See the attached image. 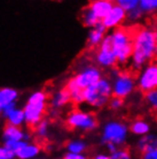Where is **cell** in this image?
<instances>
[{
	"label": "cell",
	"instance_id": "20",
	"mask_svg": "<svg viewBox=\"0 0 157 159\" xmlns=\"http://www.w3.org/2000/svg\"><path fill=\"white\" fill-rule=\"evenodd\" d=\"M17 98V91L12 88H5L0 90V106L4 110L6 106L15 103Z\"/></svg>",
	"mask_w": 157,
	"mask_h": 159
},
{
	"label": "cell",
	"instance_id": "12",
	"mask_svg": "<svg viewBox=\"0 0 157 159\" xmlns=\"http://www.w3.org/2000/svg\"><path fill=\"white\" fill-rule=\"evenodd\" d=\"M87 6L91 8V11L94 13L99 20L102 21L111 12V9L115 6V2L109 0H94V1H91Z\"/></svg>",
	"mask_w": 157,
	"mask_h": 159
},
{
	"label": "cell",
	"instance_id": "19",
	"mask_svg": "<svg viewBox=\"0 0 157 159\" xmlns=\"http://www.w3.org/2000/svg\"><path fill=\"white\" fill-rule=\"evenodd\" d=\"M41 148L36 143H27L21 150L16 152L15 156L19 159H33L39 153Z\"/></svg>",
	"mask_w": 157,
	"mask_h": 159
},
{
	"label": "cell",
	"instance_id": "18",
	"mask_svg": "<svg viewBox=\"0 0 157 159\" xmlns=\"http://www.w3.org/2000/svg\"><path fill=\"white\" fill-rule=\"evenodd\" d=\"M157 148V136L153 135V134H148L140 137V139L137 143V149L138 151L142 153L151 149H156Z\"/></svg>",
	"mask_w": 157,
	"mask_h": 159
},
{
	"label": "cell",
	"instance_id": "9",
	"mask_svg": "<svg viewBox=\"0 0 157 159\" xmlns=\"http://www.w3.org/2000/svg\"><path fill=\"white\" fill-rule=\"evenodd\" d=\"M137 85L145 95L157 89V62L153 61L142 68L137 76Z\"/></svg>",
	"mask_w": 157,
	"mask_h": 159
},
{
	"label": "cell",
	"instance_id": "35",
	"mask_svg": "<svg viewBox=\"0 0 157 159\" xmlns=\"http://www.w3.org/2000/svg\"><path fill=\"white\" fill-rule=\"evenodd\" d=\"M0 113H2V108H1V106H0Z\"/></svg>",
	"mask_w": 157,
	"mask_h": 159
},
{
	"label": "cell",
	"instance_id": "28",
	"mask_svg": "<svg viewBox=\"0 0 157 159\" xmlns=\"http://www.w3.org/2000/svg\"><path fill=\"white\" fill-rule=\"evenodd\" d=\"M27 143L28 142H25V141H19V142H5V148H7L9 151L16 153V152L19 151V150H21Z\"/></svg>",
	"mask_w": 157,
	"mask_h": 159
},
{
	"label": "cell",
	"instance_id": "6",
	"mask_svg": "<svg viewBox=\"0 0 157 159\" xmlns=\"http://www.w3.org/2000/svg\"><path fill=\"white\" fill-rule=\"evenodd\" d=\"M66 126L70 130L92 131L98 127V119L91 112L82 111L79 108L71 110L66 119Z\"/></svg>",
	"mask_w": 157,
	"mask_h": 159
},
{
	"label": "cell",
	"instance_id": "5",
	"mask_svg": "<svg viewBox=\"0 0 157 159\" xmlns=\"http://www.w3.org/2000/svg\"><path fill=\"white\" fill-rule=\"evenodd\" d=\"M137 85V77L132 70H115L112 76V97L125 99L134 91Z\"/></svg>",
	"mask_w": 157,
	"mask_h": 159
},
{
	"label": "cell",
	"instance_id": "22",
	"mask_svg": "<svg viewBox=\"0 0 157 159\" xmlns=\"http://www.w3.org/2000/svg\"><path fill=\"white\" fill-rule=\"evenodd\" d=\"M25 121V116H24V112L22 110H17L15 108L13 112H11V114L7 116V123L20 127L21 125Z\"/></svg>",
	"mask_w": 157,
	"mask_h": 159
},
{
	"label": "cell",
	"instance_id": "16",
	"mask_svg": "<svg viewBox=\"0 0 157 159\" xmlns=\"http://www.w3.org/2000/svg\"><path fill=\"white\" fill-rule=\"evenodd\" d=\"M52 108L54 110H59V108L66 106L67 104L71 103L70 95L66 88H63L57 92H55L54 96L52 97Z\"/></svg>",
	"mask_w": 157,
	"mask_h": 159
},
{
	"label": "cell",
	"instance_id": "17",
	"mask_svg": "<svg viewBox=\"0 0 157 159\" xmlns=\"http://www.w3.org/2000/svg\"><path fill=\"white\" fill-rule=\"evenodd\" d=\"M66 89L68 90L69 92V95H70V98H71V104L72 105H79V104L84 103V91L80 90L77 85H76L74 82H72V80H69L66 84Z\"/></svg>",
	"mask_w": 157,
	"mask_h": 159
},
{
	"label": "cell",
	"instance_id": "26",
	"mask_svg": "<svg viewBox=\"0 0 157 159\" xmlns=\"http://www.w3.org/2000/svg\"><path fill=\"white\" fill-rule=\"evenodd\" d=\"M110 159H133L132 153L127 148H118L117 150L110 155Z\"/></svg>",
	"mask_w": 157,
	"mask_h": 159
},
{
	"label": "cell",
	"instance_id": "29",
	"mask_svg": "<svg viewBox=\"0 0 157 159\" xmlns=\"http://www.w3.org/2000/svg\"><path fill=\"white\" fill-rule=\"evenodd\" d=\"M127 14V17L130 19V20H133V21H137L138 19H140L142 16V14H143V12H142L141 9H140V7L138 6L137 8H134L133 11H131V12L126 13Z\"/></svg>",
	"mask_w": 157,
	"mask_h": 159
},
{
	"label": "cell",
	"instance_id": "15",
	"mask_svg": "<svg viewBox=\"0 0 157 159\" xmlns=\"http://www.w3.org/2000/svg\"><path fill=\"white\" fill-rule=\"evenodd\" d=\"M4 139L5 142H19V141H23L24 134L20 127L6 123L4 128Z\"/></svg>",
	"mask_w": 157,
	"mask_h": 159
},
{
	"label": "cell",
	"instance_id": "24",
	"mask_svg": "<svg viewBox=\"0 0 157 159\" xmlns=\"http://www.w3.org/2000/svg\"><path fill=\"white\" fill-rule=\"evenodd\" d=\"M143 99H145L146 105L148 106L150 111H153L154 113H157V89L145 93Z\"/></svg>",
	"mask_w": 157,
	"mask_h": 159
},
{
	"label": "cell",
	"instance_id": "23",
	"mask_svg": "<svg viewBox=\"0 0 157 159\" xmlns=\"http://www.w3.org/2000/svg\"><path fill=\"white\" fill-rule=\"evenodd\" d=\"M67 149L69 153H75V155H82L83 152L86 150V143L80 139H74L68 142Z\"/></svg>",
	"mask_w": 157,
	"mask_h": 159
},
{
	"label": "cell",
	"instance_id": "25",
	"mask_svg": "<svg viewBox=\"0 0 157 159\" xmlns=\"http://www.w3.org/2000/svg\"><path fill=\"white\" fill-rule=\"evenodd\" d=\"M139 7L143 13H153L157 11V0H141Z\"/></svg>",
	"mask_w": 157,
	"mask_h": 159
},
{
	"label": "cell",
	"instance_id": "30",
	"mask_svg": "<svg viewBox=\"0 0 157 159\" xmlns=\"http://www.w3.org/2000/svg\"><path fill=\"white\" fill-rule=\"evenodd\" d=\"M15 157V153L9 151L7 148H0V159H14Z\"/></svg>",
	"mask_w": 157,
	"mask_h": 159
},
{
	"label": "cell",
	"instance_id": "33",
	"mask_svg": "<svg viewBox=\"0 0 157 159\" xmlns=\"http://www.w3.org/2000/svg\"><path fill=\"white\" fill-rule=\"evenodd\" d=\"M62 159H87L84 155H75V153H67Z\"/></svg>",
	"mask_w": 157,
	"mask_h": 159
},
{
	"label": "cell",
	"instance_id": "14",
	"mask_svg": "<svg viewBox=\"0 0 157 159\" xmlns=\"http://www.w3.org/2000/svg\"><path fill=\"white\" fill-rule=\"evenodd\" d=\"M130 131L134 135L145 136L148 135L150 131V123L142 118H137L130 123Z\"/></svg>",
	"mask_w": 157,
	"mask_h": 159
},
{
	"label": "cell",
	"instance_id": "32",
	"mask_svg": "<svg viewBox=\"0 0 157 159\" xmlns=\"http://www.w3.org/2000/svg\"><path fill=\"white\" fill-rule=\"evenodd\" d=\"M141 159H157V148L156 149H151L146 152H142L140 156Z\"/></svg>",
	"mask_w": 157,
	"mask_h": 159
},
{
	"label": "cell",
	"instance_id": "31",
	"mask_svg": "<svg viewBox=\"0 0 157 159\" xmlns=\"http://www.w3.org/2000/svg\"><path fill=\"white\" fill-rule=\"evenodd\" d=\"M123 106V99L121 98H116V97H112L109 102V107L111 110H119V108Z\"/></svg>",
	"mask_w": 157,
	"mask_h": 159
},
{
	"label": "cell",
	"instance_id": "1",
	"mask_svg": "<svg viewBox=\"0 0 157 159\" xmlns=\"http://www.w3.org/2000/svg\"><path fill=\"white\" fill-rule=\"evenodd\" d=\"M133 28V53L131 58L132 72H140L156 58L157 30L135 25Z\"/></svg>",
	"mask_w": 157,
	"mask_h": 159
},
{
	"label": "cell",
	"instance_id": "27",
	"mask_svg": "<svg viewBox=\"0 0 157 159\" xmlns=\"http://www.w3.org/2000/svg\"><path fill=\"white\" fill-rule=\"evenodd\" d=\"M116 5H118L121 8H123L126 13H129L139 6V1L138 0H118Z\"/></svg>",
	"mask_w": 157,
	"mask_h": 159
},
{
	"label": "cell",
	"instance_id": "34",
	"mask_svg": "<svg viewBox=\"0 0 157 159\" xmlns=\"http://www.w3.org/2000/svg\"><path fill=\"white\" fill-rule=\"evenodd\" d=\"M93 159H110V156L104 155V153H98L93 157Z\"/></svg>",
	"mask_w": 157,
	"mask_h": 159
},
{
	"label": "cell",
	"instance_id": "8",
	"mask_svg": "<svg viewBox=\"0 0 157 159\" xmlns=\"http://www.w3.org/2000/svg\"><path fill=\"white\" fill-rule=\"evenodd\" d=\"M101 79H102V73L100 68L94 65H86L78 73H76L74 77H71L72 82L83 91L99 82Z\"/></svg>",
	"mask_w": 157,
	"mask_h": 159
},
{
	"label": "cell",
	"instance_id": "13",
	"mask_svg": "<svg viewBox=\"0 0 157 159\" xmlns=\"http://www.w3.org/2000/svg\"><path fill=\"white\" fill-rule=\"evenodd\" d=\"M106 30L107 29L102 24V22H100L98 25L91 29L88 38H87V46L91 50H96L100 46V44L102 43V40L106 37Z\"/></svg>",
	"mask_w": 157,
	"mask_h": 159
},
{
	"label": "cell",
	"instance_id": "7",
	"mask_svg": "<svg viewBox=\"0 0 157 159\" xmlns=\"http://www.w3.org/2000/svg\"><path fill=\"white\" fill-rule=\"evenodd\" d=\"M129 127L124 121L121 120H111L104 125L102 129V142L106 145H115L117 148H122L127 139Z\"/></svg>",
	"mask_w": 157,
	"mask_h": 159
},
{
	"label": "cell",
	"instance_id": "10",
	"mask_svg": "<svg viewBox=\"0 0 157 159\" xmlns=\"http://www.w3.org/2000/svg\"><path fill=\"white\" fill-rule=\"evenodd\" d=\"M95 61L102 68H112L117 65V59L112 50L110 35H107L100 46L95 50Z\"/></svg>",
	"mask_w": 157,
	"mask_h": 159
},
{
	"label": "cell",
	"instance_id": "4",
	"mask_svg": "<svg viewBox=\"0 0 157 159\" xmlns=\"http://www.w3.org/2000/svg\"><path fill=\"white\" fill-rule=\"evenodd\" d=\"M112 98V87L108 79H102L93 84L92 87L84 90V102L95 108H102L109 105Z\"/></svg>",
	"mask_w": 157,
	"mask_h": 159
},
{
	"label": "cell",
	"instance_id": "21",
	"mask_svg": "<svg viewBox=\"0 0 157 159\" xmlns=\"http://www.w3.org/2000/svg\"><path fill=\"white\" fill-rule=\"evenodd\" d=\"M80 20H82L83 24H84L85 27H91V28H94L95 25H98V24L101 22V21L95 16L94 13L91 11V8L88 7V6H86V7L82 11Z\"/></svg>",
	"mask_w": 157,
	"mask_h": 159
},
{
	"label": "cell",
	"instance_id": "11",
	"mask_svg": "<svg viewBox=\"0 0 157 159\" xmlns=\"http://www.w3.org/2000/svg\"><path fill=\"white\" fill-rule=\"evenodd\" d=\"M126 17H127V14H126L125 11L119 7L118 5L115 4L111 12L101 22L106 27V29H117L121 27V24L124 22Z\"/></svg>",
	"mask_w": 157,
	"mask_h": 159
},
{
	"label": "cell",
	"instance_id": "2",
	"mask_svg": "<svg viewBox=\"0 0 157 159\" xmlns=\"http://www.w3.org/2000/svg\"><path fill=\"white\" fill-rule=\"evenodd\" d=\"M47 99L48 95L45 90H40L30 96L28 103L24 107V116L25 123L31 131H35L37 126L39 125L47 114Z\"/></svg>",
	"mask_w": 157,
	"mask_h": 159
},
{
	"label": "cell",
	"instance_id": "3",
	"mask_svg": "<svg viewBox=\"0 0 157 159\" xmlns=\"http://www.w3.org/2000/svg\"><path fill=\"white\" fill-rule=\"evenodd\" d=\"M117 65H126L133 53V28L119 27L110 34Z\"/></svg>",
	"mask_w": 157,
	"mask_h": 159
}]
</instances>
